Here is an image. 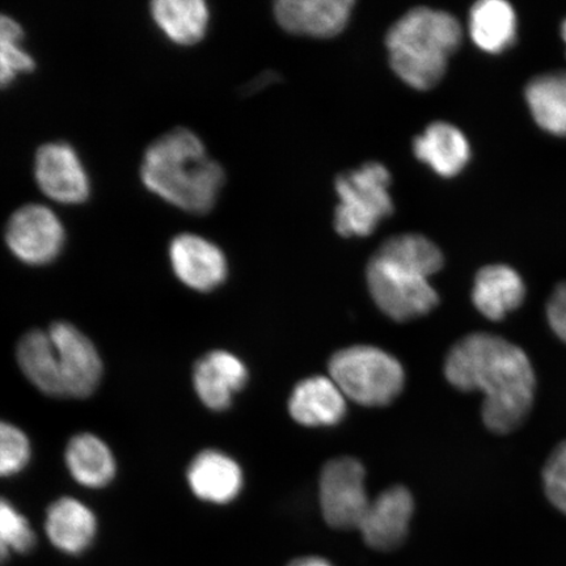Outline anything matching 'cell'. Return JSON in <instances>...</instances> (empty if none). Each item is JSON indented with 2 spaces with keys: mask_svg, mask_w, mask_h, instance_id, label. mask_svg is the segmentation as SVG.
I'll return each instance as SVG.
<instances>
[{
  "mask_svg": "<svg viewBox=\"0 0 566 566\" xmlns=\"http://www.w3.org/2000/svg\"><path fill=\"white\" fill-rule=\"evenodd\" d=\"M366 471L359 460L343 457L324 465L321 506L325 522L338 530L359 528L370 505L365 491Z\"/></svg>",
  "mask_w": 566,
  "mask_h": 566,
  "instance_id": "obj_8",
  "label": "cell"
},
{
  "mask_svg": "<svg viewBox=\"0 0 566 566\" xmlns=\"http://www.w3.org/2000/svg\"><path fill=\"white\" fill-rule=\"evenodd\" d=\"M543 481L552 505L566 514V441L558 444L548 458Z\"/></svg>",
  "mask_w": 566,
  "mask_h": 566,
  "instance_id": "obj_29",
  "label": "cell"
},
{
  "mask_svg": "<svg viewBox=\"0 0 566 566\" xmlns=\"http://www.w3.org/2000/svg\"><path fill=\"white\" fill-rule=\"evenodd\" d=\"M45 530L54 547L69 555H80L95 539L96 516L83 502L62 497L49 506Z\"/></svg>",
  "mask_w": 566,
  "mask_h": 566,
  "instance_id": "obj_19",
  "label": "cell"
},
{
  "mask_svg": "<svg viewBox=\"0 0 566 566\" xmlns=\"http://www.w3.org/2000/svg\"><path fill=\"white\" fill-rule=\"evenodd\" d=\"M275 77H277V74L275 73H264L263 75H260L258 80L252 83L250 91L253 92L264 88L266 84H272L275 81Z\"/></svg>",
  "mask_w": 566,
  "mask_h": 566,
  "instance_id": "obj_31",
  "label": "cell"
},
{
  "mask_svg": "<svg viewBox=\"0 0 566 566\" xmlns=\"http://www.w3.org/2000/svg\"><path fill=\"white\" fill-rule=\"evenodd\" d=\"M187 476L195 495L211 504H229L243 488V471L240 465L217 450L200 452L190 463Z\"/></svg>",
  "mask_w": 566,
  "mask_h": 566,
  "instance_id": "obj_15",
  "label": "cell"
},
{
  "mask_svg": "<svg viewBox=\"0 0 566 566\" xmlns=\"http://www.w3.org/2000/svg\"><path fill=\"white\" fill-rule=\"evenodd\" d=\"M526 101L537 125L552 136L566 137V73L535 76L526 87Z\"/></svg>",
  "mask_w": 566,
  "mask_h": 566,
  "instance_id": "obj_24",
  "label": "cell"
},
{
  "mask_svg": "<svg viewBox=\"0 0 566 566\" xmlns=\"http://www.w3.org/2000/svg\"><path fill=\"white\" fill-rule=\"evenodd\" d=\"M526 298V286L518 272L502 264L488 265L476 274L472 302L479 313L492 322L502 321L521 307Z\"/></svg>",
  "mask_w": 566,
  "mask_h": 566,
  "instance_id": "obj_17",
  "label": "cell"
},
{
  "mask_svg": "<svg viewBox=\"0 0 566 566\" xmlns=\"http://www.w3.org/2000/svg\"><path fill=\"white\" fill-rule=\"evenodd\" d=\"M463 31L449 12L419 7L396 21L386 45L394 73L409 87L428 91L442 81Z\"/></svg>",
  "mask_w": 566,
  "mask_h": 566,
  "instance_id": "obj_3",
  "label": "cell"
},
{
  "mask_svg": "<svg viewBox=\"0 0 566 566\" xmlns=\"http://www.w3.org/2000/svg\"><path fill=\"white\" fill-rule=\"evenodd\" d=\"M155 25L180 46H192L208 33L210 11L202 0H155L150 4Z\"/></svg>",
  "mask_w": 566,
  "mask_h": 566,
  "instance_id": "obj_20",
  "label": "cell"
},
{
  "mask_svg": "<svg viewBox=\"0 0 566 566\" xmlns=\"http://www.w3.org/2000/svg\"><path fill=\"white\" fill-rule=\"evenodd\" d=\"M391 174L377 161L339 175L336 192L339 198L335 228L344 238L371 235L384 219L395 210L389 195Z\"/></svg>",
  "mask_w": 566,
  "mask_h": 566,
  "instance_id": "obj_5",
  "label": "cell"
},
{
  "mask_svg": "<svg viewBox=\"0 0 566 566\" xmlns=\"http://www.w3.org/2000/svg\"><path fill=\"white\" fill-rule=\"evenodd\" d=\"M366 279L374 302L395 322H409L428 315L440 303L429 279L377 254L367 265Z\"/></svg>",
  "mask_w": 566,
  "mask_h": 566,
  "instance_id": "obj_6",
  "label": "cell"
},
{
  "mask_svg": "<svg viewBox=\"0 0 566 566\" xmlns=\"http://www.w3.org/2000/svg\"><path fill=\"white\" fill-rule=\"evenodd\" d=\"M562 35H563V40H564L565 45H566V20H564V23L562 25Z\"/></svg>",
  "mask_w": 566,
  "mask_h": 566,
  "instance_id": "obj_33",
  "label": "cell"
},
{
  "mask_svg": "<svg viewBox=\"0 0 566 566\" xmlns=\"http://www.w3.org/2000/svg\"><path fill=\"white\" fill-rule=\"evenodd\" d=\"M140 180L148 192L193 216L214 209L226 182L221 165L187 127H175L146 148Z\"/></svg>",
  "mask_w": 566,
  "mask_h": 566,
  "instance_id": "obj_2",
  "label": "cell"
},
{
  "mask_svg": "<svg viewBox=\"0 0 566 566\" xmlns=\"http://www.w3.org/2000/svg\"><path fill=\"white\" fill-rule=\"evenodd\" d=\"M51 335L65 398L83 399L94 394L103 377L101 354L75 325L59 322L48 329Z\"/></svg>",
  "mask_w": 566,
  "mask_h": 566,
  "instance_id": "obj_10",
  "label": "cell"
},
{
  "mask_svg": "<svg viewBox=\"0 0 566 566\" xmlns=\"http://www.w3.org/2000/svg\"><path fill=\"white\" fill-rule=\"evenodd\" d=\"M352 0H281L274 15L282 30L308 38H335L348 25Z\"/></svg>",
  "mask_w": 566,
  "mask_h": 566,
  "instance_id": "obj_13",
  "label": "cell"
},
{
  "mask_svg": "<svg viewBox=\"0 0 566 566\" xmlns=\"http://www.w3.org/2000/svg\"><path fill=\"white\" fill-rule=\"evenodd\" d=\"M25 33L19 21L0 13V90L10 87L21 75L33 73L35 60L24 46Z\"/></svg>",
  "mask_w": 566,
  "mask_h": 566,
  "instance_id": "obj_26",
  "label": "cell"
},
{
  "mask_svg": "<svg viewBox=\"0 0 566 566\" xmlns=\"http://www.w3.org/2000/svg\"><path fill=\"white\" fill-rule=\"evenodd\" d=\"M516 15L504 0H481L470 11V34L475 45L486 53L507 51L516 39Z\"/></svg>",
  "mask_w": 566,
  "mask_h": 566,
  "instance_id": "obj_22",
  "label": "cell"
},
{
  "mask_svg": "<svg viewBox=\"0 0 566 566\" xmlns=\"http://www.w3.org/2000/svg\"><path fill=\"white\" fill-rule=\"evenodd\" d=\"M547 321L554 334L566 344V282L558 283L549 296Z\"/></svg>",
  "mask_w": 566,
  "mask_h": 566,
  "instance_id": "obj_30",
  "label": "cell"
},
{
  "mask_svg": "<svg viewBox=\"0 0 566 566\" xmlns=\"http://www.w3.org/2000/svg\"><path fill=\"white\" fill-rule=\"evenodd\" d=\"M65 460L70 475L91 490H98L112 483L116 476L115 455L101 438L81 433L71 438Z\"/></svg>",
  "mask_w": 566,
  "mask_h": 566,
  "instance_id": "obj_21",
  "label": "cell"
},
{
  "mask_svg": "<svg viewBox=\"0 0 566 566\" xmlns=\"http://www.w3.org/2000/svg\"><path fill=\"white\" fill-rule=\"evenodd\" d=\"M289 566H332L328 562L323 560L321 557H303L293 562Z\"/></svg>",
  "mask_w": 566,
  "mask_h": 566,
  "instance_id": "obj_32",
  "label": "cell"
},
{
  "mask_svg": "<svg viewBox=\"0 0 566 566\" xmlns=\"http://www.w3.org/2000/svg\"><path fill=\"white\" fill-rule=\"evenodd\" d=\"M416 158L437 175L450 179L463 171L471 159V146L457 126L434 123L413 142Z\"/></svg>",
  "mask_w": 566,
  "mask_h": 566,
  "instance_id": "obj_18",
  "label": "cell"
},
{
  "mask_svg": "<svg viewBox=\"0 0 566 566\" xmlns=\"http://www.w3.org/2000/svg\"><path fill=\"white\" fill-rule=\"evenodd\" d=\"M415 511L412 494L405 486H394L370 502L359 531L367 546L392 551L406 541Z\"/></svg>",
  "mask_w": 566,
  "mask_h": 566,
  "instance_id": "obj_12",
  "label": "cell"
},
{
  "mask_svg": "<svg viewBox=\"0 0 566 566\" xmlns=\"http://www.w3.org/2000/svg\"><path fill=\"white\" fill-rule=\"evenodd\" d=\"M32 448L23 430L0 420V478H10L30 463Z\"/></svg>",
  "mask_w": 566,
  "mask_h": 566,
  "instance_id": "obj_28",
  "label": "cell"
},
{
  "mask_svg": "<svg viewBox=\"0 0 566 566\" xmlns=\"http://www.w3.org/2000/svg\"><path fill=\"white\" fill-rule=\"evenodd\" d=\"M35 546V534L25 516L0 497V565L12 554H28Z\"/></svg>",
  "mask_w": 566,
  "mask_h": 566,
  "instance_id": "obj_27",
  "label": "cell"
},
{
  "mask_svg": "<svg viewBox=\"0 0 566 566\" xmlns=\"http://www.w3.org/2000/svg\"><path fill=\"white\" fill-rule=\"evenodd\" d=\"M446 379L460 391L484 394L483 420L493 433L518 429L534 405L536 379L518 345L491 334H472L452 346Z\"/></svg>",
  "mask_w": 566,
  "mask_h": 566,
  "instance_id": "obj_1",
  "label": "cell"
},
{
  "mask_svg": "<svg viewBox=\"0 0 566 566\" xmlns=\"http://www.w3.org/2000/svg\"><path fill=\"white\" fill-rule=\"evenodd\" d=\"M248 371L242 359L224 350H214L198 359L193 386L198 398L211 410L231 407L235 394L247 384Z\"/></svg>",
  "mask_w": 566,
  "mask_h": 566,
  "instance_id": "obj_14",
  "label": "cell"
},
{
  "mask_svg": "<svg viewBox=\"0 0 566 566\" xmlns=\"http://www.w3.org/2000/svg\"><path fill=\"white\" fill-rule=\"evenodd\" d=\"M168 256L177 280L196 292H212L228 279V259L221 248L196 233L175 237Z\"/></svg>",
  "mask_w": 566,
  "mask_h": 566,
  "instance_id": "obj_11",
  "label": "cell"
},
{
  "mask_svg": "<svg viewBox=\"0 0 566 566\" xmlns=\"http://www.w3.org/2000/svg\"><path fill=\"white\" fill-rule=\"evenodd\" d=\"M375 254L427 279L440 272L444 263L440 248L417 233H405L388 239Z\"/></svg>",
  "mask_w": 566,
  "mask_h": 566,
  "instance_id": "obj_25",
  "label": "cell"
},
{
  "mask_svg": "<svg viewBox=\"0 0 566 566\" xmlns=\"http://www.w3.org/2000/svg\"><path fill=\"white\" fill-rule=\"evenodd\" d=\"M331 379L345 398L364 407H386L405 388L406 374L398 359L369 345L350 346L332 356Z\"/></svg>",
  "mask_w": 566,
  "mask_h": 566,
  "instance_id": "obj_4",
  "label": "cell"
},
{
  "mask_svg": "<svg viewBox=\"0 0 566 566\" xmlns=\"http://www.w3.org/2000/svg\"><path fill=\"white\" fill-rule=\"evenodd\" d=\"M17 358L20 370L42 394L65 398L55 365L54 345L48 331L34 329L21 337Z\"/></svg>",
  "mask_w": 566,
  "mask_h": 566,
  "instance_id": "obj_23",
  "label": "cell"
},
{
  "mask_svg": "<svg viewBox=\"0 0 566 566\" xmlns=\"http://www.w3.org/2000/svg\"><path fill=\"white\" fill-rule=\"evenodd\" d=\"M34 180L42 193L62 205H82L91 196V180L80 154L66 142L39 147L33 163Z\"/></svg>",
  "mask_w": 566,
  "mask_h": 566,
  "instance_id": "obj_9",
  "label": "cell"
},
{
  "mask_svg": "<svg viewBox=\"0 0 566 566\" xmlns=\"http://www.w3.org/2000/svg\"><path fill=\"white\" fill-rule=\"evenodd\" d=\"M289 412L303 427H332L345 417V395L331 378L311 377L294 388Z\"/></svg>",
  "mask_w": 566,
  "mask_h": 566,
  "instance_id": "obj_16",
  "label": "cell"
},
{
  "mask_svg": "<svg viewBox=\"0 0 566 566\" xmlns=\"http://www.w3.org/2000/svg\"><path fill=\"white\" fill-rule=\"evenodd\" d=\"M6 244L21 263L44 266L53 263L66 243V231L59 216L41 203L19 208L6 226Z\"/></svg>",
  "mask_w": 566,
  "mask_h": 566,
  "instance_id": "obj_7",
  "label": "cell"
}]
</instances>
